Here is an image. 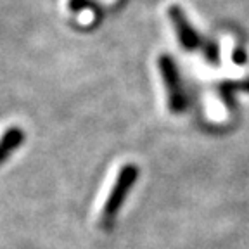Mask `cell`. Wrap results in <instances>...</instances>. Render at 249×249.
I'll list each match as a JSON object with an SVG mask.
<instances>
[{
    "instance_id": "obj_1",
    "label": "cell",
    "mask_w": 249,
    "mask_h": 249,
    "mask_svg": "<svg viewBox=\"0 0 249 249\" xmlns=\"http://www.w3.org/2000/svg\"><path fill=\"white\" fill-rule=\"evenodd\" d=\"M139 178V168L135 164H124L120 170L116 177V182H114L113 189L109 192L107 199H106V204L102 208L101 213V227L102 229H111L116 220V214L120 213L121 204L124 202L126 196H128L130 189L133 187L135 180Z\"/></svg>"
},
{
    "instance_id": "obj_2",
    "label": "cell",
    "mask_w": 249,
    "mask_h": 249,
    "mask_svg": "<svg viewBox=\"0 0 249 249\" xmlns=\"http://www.w3.org/2000/svg\"><path fill=\"white\" fill-rule=\"evenodd\" d=\"M158 68H160L161 78H163L164 87L168 90V106L173 114H180L187 109V95L183 92L182 80H180L178 70H177L175 61L168 54H161L158 59Z\"/></svg>"
},
{
    "instance_id": "obj_3",
    "label": "cell",
    "mask_w": 249,
    "mask_h": 249,
    "mask_svg": "<svg viewBox=\"0 0 249 249\" xmlns=\"http://www.w3.org/2000/svg\"><path fill=\"white\" fill-rule=\"evenodd\" d=\"M168 18H170L171 24H173V30H175L177 36H178L180 45L185 49V51H197L204 45L202 38L199 36L197 31L192 28V24L187 19L185 12L180 5H171L168 9Z\"/></svg>"
},
{
    "instance_id": "obj_4",
    "label": "cell",
    "mask_w": 249,
    "mask_h": 249,
    "mask_svg": "<svg viewBox=\"0 0 249 249\" xmlns=\"http://www.w3.org/2000/svg\"><path fill=\"white\" fill-rule=\"evenodd\" d=\"M24 142V132L19 126H11L0 137V164L9 160V156L19 149V145Z\"/></svg>"
},
{
    "instance_id": "obj_5",
    "label": "cell",
    "mask_w": 249,
    "mask_h": 249,
    "mask_svg": "<svg viewBox=\"0 0 249 249\" xmlns=\"http://www.w3.org/2000/svg\"><path fill=\"white\" fill-rule=\"evenodd\" d=\"M202 51H204V57H206L211 64H216V62L220 61V52H218V45L214 42H204Z\"/></svg>"
},
{
    "instance_id": "obj_6",
    "label": "cell",
    "mask_w": 249,
    "mask_h": 249,
    "mask_svg": "<svg viewBox=\"0 0 249 249\" xmlns=\"http://www.w3.org/2000/svg\"><path fill=\"white\" fill-rule=\"evenodd\" d=\"M68 7H70L73 12H80V11H83V9H93V11H97V12L101 11L99 5L93 4L92 0H70Z\"/></svg>"
},
{
    "instance_id": "obj_7",
    "label": "cell",
    "mask_w": 249,
    "mask_h": 249,
    "mask_svg": "<svg viewBox=\"0 0 249 249\" xmlns=\"http://www.w3.org/2000/svg\"><path fill=\"white\" fill-rule=\"evenodd\" d=\"M233 61L239 62V64H242V62L246 61V54L242 51H239V49H237V51L233 49Z\"/></svg>"
},
{
    "instance_id": "obj_8",
    "label": "cell",
    "mask_w": 249,
    "mask_h": 249,
    "mask_svg": "<svg viewBox=\"0 0 249 249\" xmlns=\"http://www.w3.org/2000/svg\"><path fill=\"white\" fill-rule=\"evenodd\" d=\"M124 2H126V0H118V7H121V5H123Z\"/></svg>"
}]
</instances>
